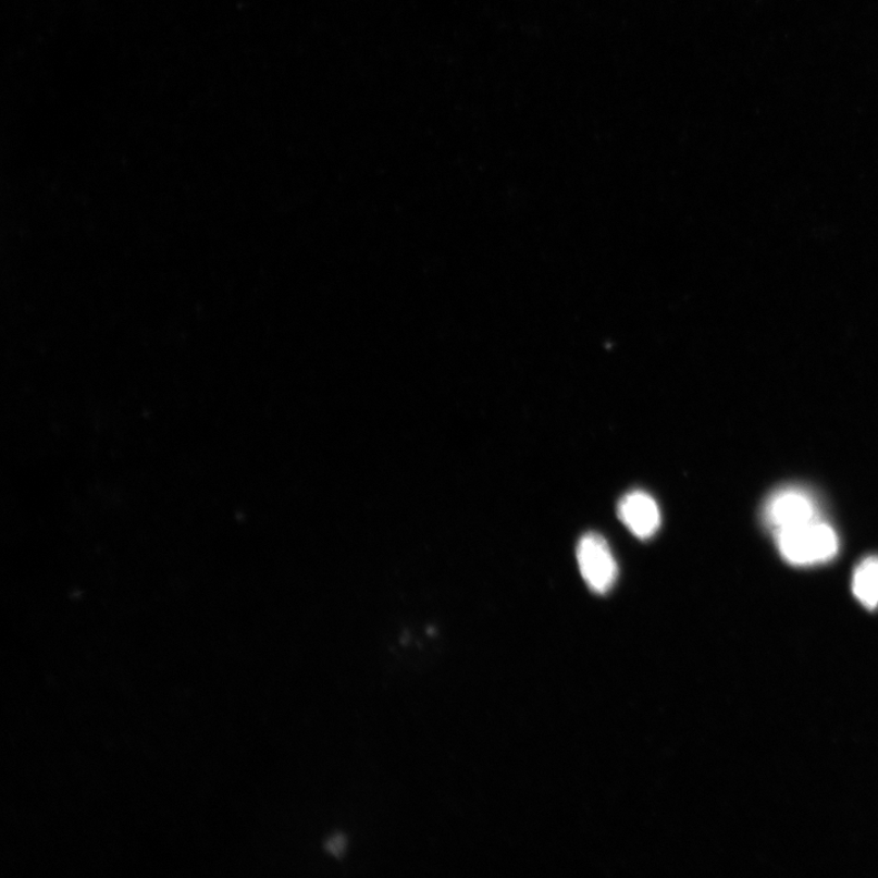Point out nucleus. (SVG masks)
I'll use <instances>...</instances> for the list:
<instances>
[{
  "label": "nucleus",
  "instance_id": "1",
  "mask_svg": "<svg viewBox=\"0 0 878 878\" xmlns=\"http://www.w3.org/2000/svg\"><path fill=\"white\" fill-rule=\"evenodd\" d=\"M782 557L804 567L829 561L839 551V539L830 524L815 520L777 532Z\"/></svg>",
  "mask_w": 878,
  "mask_h": 878
},
{
  "label": "nucleus",
  "instance_id": "2",
  "mask_svg": "<svg viewBox=\"0 0 878 878\" xmlns=\"http://www.w3.org/2000/svg\"><path fill=\"white\" fill-rule=\"evenodd\" d=\"M577 553L584 582L594 593H608L617 582L618 564L607 541L598 533L584 534Z\"/></svg>",
  "mask_w": 878,
  "mask_h": 878
},
{
  "label": "nucleus",
  "instance_id": "3",
  "mask_svg": "<svg viewBox=\"0 0 878 878\" xmlns=\"http://www.w3.org/2000/svg\"><path fill=\"white\" fill-rule=\"evenodd\" d=\"M765 519L776 532L817 520L813 499L799 489L775 493L766 504Z\"/></svg>",
  "mask_w": 878,
  "mask_h": 878
},
{
  "label": "nucleus",
  "instance_id": "4",
  "mask_svg": "<svg viewBox=\"0 0 878 878\" xmlns=\"http://www.w3.org/2000/svg\"><path fill=\"white\" fill-rule=\"evenodd\" d=\"M619 519L635 537L650 540L658 532L661 514L657 502L647 492L632 491L621 498Z\"/></svg>",
  "mask_w": 878,
  "mask_h": 878
},
{
  "label": "nucleus",
  "instance_id": "5",
  "mask_svg": "<svg viewBox=\"0 0 878 878\" xmlns=\"http://www.w3.org/2000/svg\"><path fill=\"white\" fill-rule=\"evenodd\" d=\"M853 592L865 608L878 607V555L864 559L853 574Z\"/></svg>",
  "mask_w": 878,
  "mask_h": 878
},
{
  "label": "nucleus",
  "instance_id": "6",
  "mask_svg": "<svg viewBox=\"0 0 878 878\" xmlns=\"http://www.w3.org/2000/svg\"><path fill=\"white\" fill-rule=\"evenodd\" d=\"M346 845H347L346 837L343 836V834H336V836L331 837V839L327 841L326 850L332 855L338 856L343 852H345Z\"/></svg>",
  "mask_w": 878,
  "mask_h": 878
}]
</instances>
